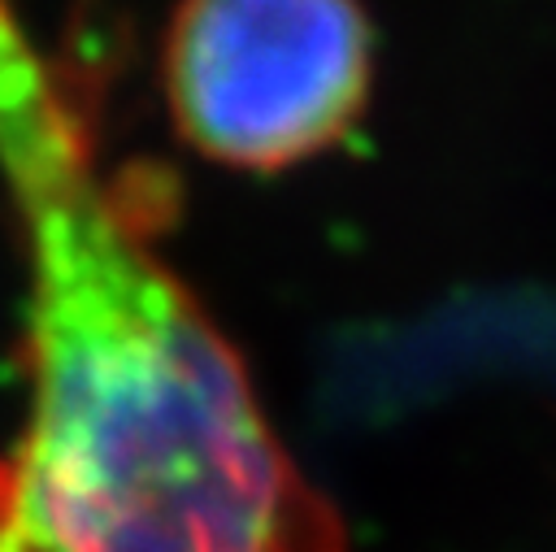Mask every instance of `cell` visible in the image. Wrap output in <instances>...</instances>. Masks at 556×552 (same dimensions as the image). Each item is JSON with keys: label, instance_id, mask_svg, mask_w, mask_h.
Listing matches in <instances>:
<instances>
[{"label": "cell", "instance_id": "2", "mask_svg": "<svg viewBox=\"0 0 556 552\" xmlns=\"http://www.w3.org/2000/svg\"><path fill=\"white\" fill-rule=\"evenodd\" d=\"M369 78L361 0H178L161 43L174 130L235 170H287L334 148Z\"/></svg>", "mask_w": 556, "mask_h": 552}, {"label": "cell", "instance_id": "1", "mask_svg": "<svg viewBox=\"0 0 556 552\" xmlns=\"http://www.w3.org/2000/svg\"><path fill=\"white\" fill-rule=\"evenodd\" d=\"M0 183L26 304V413L0 552H348L339 509L161 252L165 191L113 165L96 83L0 0Z\"/></svg>", "mask_w": 556, "mask_h": 552}]
</instances>
